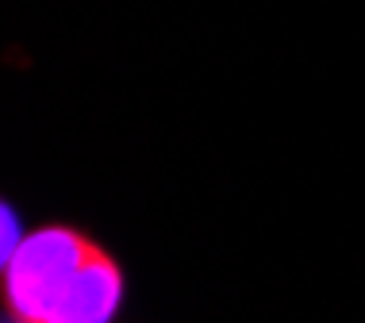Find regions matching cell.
<instances>
[{
	"label": "cell",
	"mask_w": 365,
	"mask_h": 323,
	"mask_svg": "<svg viewBox=\"0 0 365 323\" xmlns=\"http://www.w3.org/2000/svg\"><path fill=\"white\" fill-rule=\"evenodd\" d=\"M131 297L123 262L77 223H43L0 258L8 323H115Z\"/></svg>",
	"instance_id": "cell-1"
},
{
	"label": "cell",
	"mask_w": 365,
	"mask_h": 323,
	"mask_svg": "<svg viewBox=\"0 0 365 323\" xmlns=\"http://www.w3.org/2000/svg\"><path fill=\"white\" fill-rule=\"evenodd\" d=\"M27 231H19V223H16V208L12 204H4V254H0V258H8V254L16 250V242L24 239Z\"/></svg>",
	"instance_id": "cell-2"
}]
</instances>
